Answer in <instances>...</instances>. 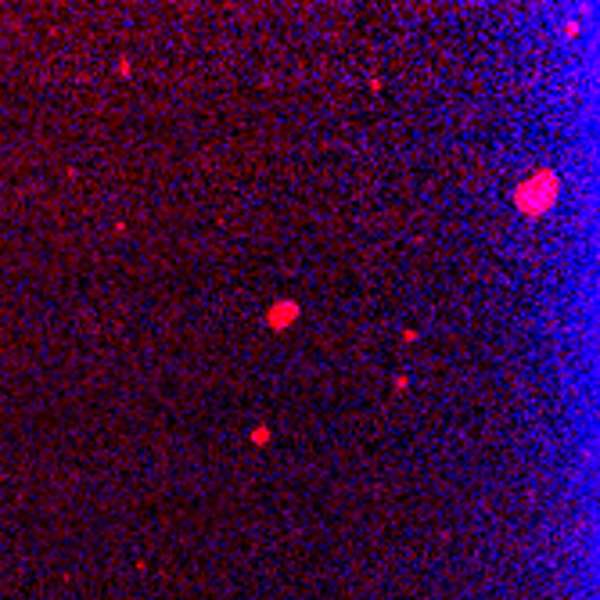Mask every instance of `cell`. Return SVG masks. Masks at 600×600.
<instances>
[{
	"label": "cell",
	"instance_id": "obj_1",
	"mask_svg": "<svg viewBox=\"0 0 600 600\" xmlns=\"http://www.w3.org/2000/svg\"><path fill=\"white\" fill-rule=\"evenodd\" d=\"M557 194H561V176L554 169H536L514 187V209L525 220H539L557 205Z\"/></svg>",
	"mask_w": 600,
	"mask_h": 600
},
{
	"label": "cell",
	"instance_id": "obj_2",
	"mask_svg": "<svg viewBox=\"0 0 600 600\" xmlns=\"http://www.w3.org/2000/svg\"><path fill=\"white\" fill-rule=\"evenodd\" d=\"M298 313H302V309H298L295 298H277V302L267 309V327L270 331H288L298 320Z\"/></svg>",
	"mask_w": 600,
	"mask_h": 600
},
{
	"label": "cell",
	"instance_id": "obj_3",
	"mask_svg": "<svg viewBox=\"0 0 600 600\" xmlns=\"http://www.w3.org/2000/svg\"><path fill=\"white\" fill-rule=\"evenodd\" d=\"M252 443H255V446H267V443H270V428L259 425V428L252 432Z\"/></svg>",
	"mask_w": 600,
	"mask_h": 600
}]
</instances>
